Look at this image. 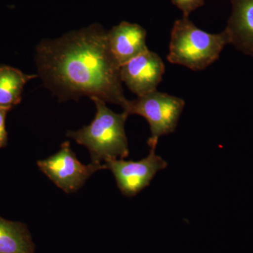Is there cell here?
Segmentation results:
<instances>
[{
  "instance_id": "obj_9",
  "label": "cell",
  "mask_w": 253,
  "mask_h": 253,
  "mask_svg": "<svg viewBox=\"0 0 253 253\" xmlns=\"http://www.w3.org/2000/svg\"><path fill=\"white\" fill-rule=\"evenodd\" d=\"M231 13L225 28L231 44L253 58V0H231Z\"/></svg>"
},
{
  "instance_id": "obj_12",
  "label": "cell",
  "mask_w": 253,
  "mask_h": 253,
  "mask_svg": "<svg viewBox=\"0 0 253 253\" xmlns=\"http://www.w3.org/2000/svg\"><path fill=\"white\" fill-rule=\"evenodd\" d=\"M171 1L182 11L184 17H189L191 13L205 4V0H171Z\"/></svg>"
},
{
  "instance_id": "obj_2",
  "label": "cell",
  "mask_w": 253,
  "mask_h": 253,
  "mask_svg": "<svg viewBox=\"0 0 253 253\" xmlns=\"http://www.w3.org/2000/svg\"><path fill=\"white\" fill-rule=\"evenodd\" d=\"M90 99L96 106L94 120L79 130L68 131L66 136L87 149L91 162L104 163L127 157L129 151L125 124L129 115L124 111L115 113L103 100Z\"/></svg>"
},
{
  "instance_id": "obj_3",
  "label": "cell",
  "mask_w": 253,
  "mask_h": 253,
  "mask_svg": "<svg viewBox=\"0 0 253 253\" xmlns=\"http://www.w3.org/2000/svg\"><path fill=\"white\" fill-rule=\"evenodd\" d=\"M230 44L225 29L212 34L195 26L189 17L182 16L173 25L167 59L194 71H203L215 62L224 48Z\"/></svg>"
},
{
  "instance_id": "obj_13",
  "label": "cell",
  "mask_w": 253,
  "mask_h": 253,
  "mask_svg": "<svg viewBox=\"0 0 253 253\" xmlns=\"http://www.w3.org/2000/svg\"><path fill=\"white\" fill-rule=\"evenodd\" d=\"M9 110L0 108V148L4 147L7 143V132L6 130V114Z\"/></svg>"
},
{
  "instance_id": "obj_1",
  "label": "cell",
  "mask_w": 253,
  "mask_h": 253,
  "mask_svg": "<svg viewBox=\"0 0 253 253\" xmlns=\"http://www.w3.org/2000/svg\"><path fill=\"white\" fill-rule=\"evenodd\" d=\"M39 76L60 101L96 97L123 107L121 66L110 49L107 31L99 24L44 40L37 47Z\"/></svg>"
},
{
  "instance_id": "obj_6",
  "label": "cell",
  "mask_w": 253,
  "mask_h": 253,
  "mask_svg": "<svg viewBox=\"0 0 253 253\" xmlns=\"http://www.w3.org/2000/svg\"><path fill=\"white\" fill-rule=\"evenodd\" d=\"M156 146L150 147L147 157L139 161L113 159L104 163L105 169L113 173L118 189L126 197H133L149 186L159 171L166 169L168 163L156 154Z\"/></svg>"
},
{
  "instance_id": "obj_10",
  "label": "cell",
  "mask_w": 253,
  "mask_h": 253,
  "mask_svg": "<svg viewBox=\"0 0 253 253\" xmlns=\"http://www.w3.org/2000/svg\"><path fill=\"white\" fill-rule=\"evenodd\" d=\"M35 244L27 226L0 217V253H34Z\"/></svg>"
},
{
  "instance_id": "obj_5",
  "label": "cell",
  "mask_w": 253,
  "mask_h": 253,
  "mask_svg": "<svg viewBox=\"0 0 253 253\" xmlns=\"http://www.w3.org/2000/svg\"><path fill=\"white\" fill-rule=\"evenodd\" d=\"M37 164L55 185L67 194L76 192L94 173L105 169L104 163H82L68 141L61 144L56 154L38 161Z\"/></svg>"
},
{
  "instance_id": "obj_8",
  "label": "cell",
  "mask_w": 253,
  "mask_h": 253,
  "mask_svg": "<svg viewBox=\"0 0 253 253\" xmlns=\"http://www.w3.org/2000/svg\"><path fill=\"white\" fill-rule=\"evenodd\" d=\"M146 36L144 28L126 21H122L107 31L110 49L120 66L149 50Z\"/></svg>"
},
{
  "instance_id": "obj_7",
  "label": "cell",
  "mask_w": 253,
  "mask_h": 253,
  "mask_svg": "<svg viewBox=\"0 0 253 253\" xmlns=\"http://www.w3.org/2000/svg\"><path fill=\"white\" fill-rule=\"evenodd\" d=\"M166 66L159 55L148 50L121 66L122 83L137 96L157 90Z\"/></svg>"
},
{
  "instance_id": "obj_11",
  "label": "cell",
  "mask_w": 253,
  "mask_h": 253,
  "mask_svg": "<svg viewBox=\"0 0 253 253\" xmlns=\"http://www.w3.org/2000/svg\"><path fill=\"white\" fill-rule=\"evenodd\" d=\"M36 77L10 66H0V108L10 111L19 104L25 84Z\"/></svg>"
},
{
  "instance_id": "obj_4",
  "label": "cell",
  "mask_w": 253,
  "mask_h": 253,
  "mask_svg": "<svg viewBox=\"0 0 253 253\" xmlns=\"http://www.w3.org/2000/svg\"><path fill=\"white\" fill-rule=\"evenodd\" d=\"M184 106V99L155 90L132 101L127 100L123 109L129 116L139 115L149 123L151 136L148 145L151 147L157 146L161 136L175 131Z\"/></svg>"
}]
</instances>
